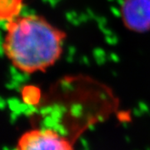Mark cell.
Instances as JSON below:
<instances>
[{"mask_svg": "<svg viewBox=\"0 0 150 150\" xmlns=\"http://www.w3.org/2000/svg\"><path fill=\"white\" fill-rule=\"evenodd\" d=\"M66 33L37 14L7 22L2 48L12 65L22 73L45 72L61 58Z\"/></svg>", "mask_w": 150, "mask_h": 150, "instance_id": "cell-1", "label": "cell"}, {"mask_svg": "<svg viewBox=\"0 0 150 150\" xmlns=\"http://www.w3.org/2000/svg\"><path fill=\"white\" fill-rule=\"evenodd\" d=\"M15 150H74L73 143L57 130L32 129L18 139Z\"/></svg>", "mask_w": 150, "mask_h": 150, "instance_id": "cell-2", "label": "cell"}, {"mask_svg": "<svg viewBox=\"0 0 150 150\" xmlns=\"http://www.w3.org/2000/svg\"><path fill=\"white\" fill-rule=\"evenodd\" d=\"M121 18L124 26L135 33L150 30V0H123Z\"/></svg>", "mask_w": 150, "mask_h": 150, "instance_id": "cell-3", "label": "cell"}, {"mask_svg": "<svg viewBox=\"0 0 150 150\" xmlns=\"http://www.w3.org/2000/svg\"><path fill=\"white\" fill-rule=\"evenodd\" d=\"M23 0H0V18L3 21H10L20 16Z\"/></svg>", "mask_w": 150, "mask_h": 150, "instance_id": "cell-4", "label": "cell"}]
</instances>
